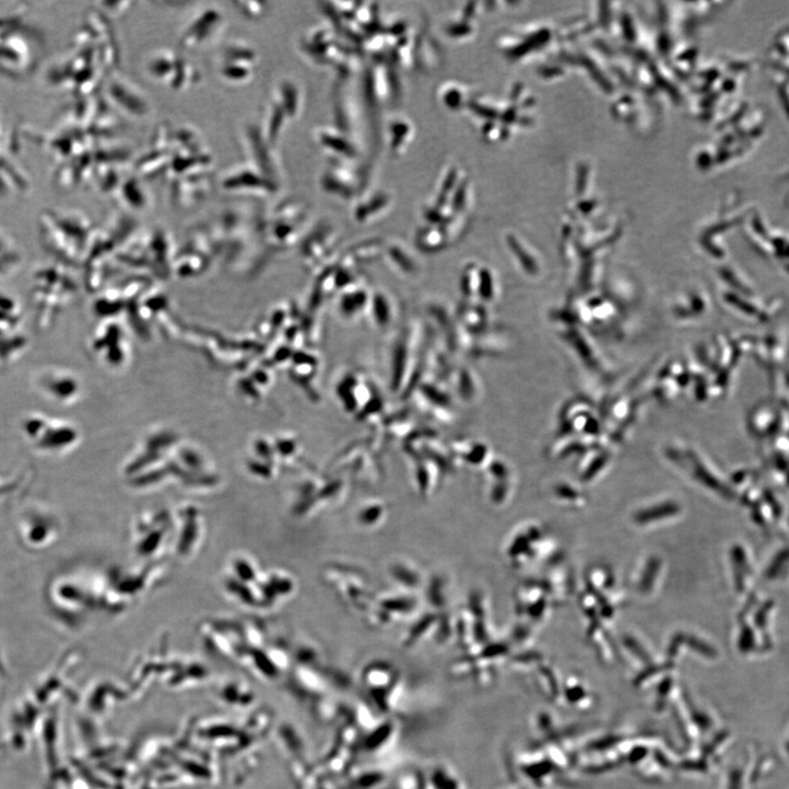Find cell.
Instances as JSON below:
<instances>
[{"label":"cell","mask_w":789,"mask_h":789,"mask_svg":"<svg viewBox=\"0 0 789 789\" xmlns=\"http://www.w3.org/2000/svg\"><path fill=\"white\" fill-rule=\"evenodd\" d=\"M28 344V335L22 329V314L17 302L0 294V367L20 358Z\"/></svg>","instance_id":"obj_1"},{"label":"cell","mask_w":789,"mask_h":789,"mask_svg":"<svg viewBox=\"0 0 789 789\" xmlns=\"http://www.w3.org/2000/svg\"><path fill=\"white\" fill-rule=\"evenodd\" d=\"M60 274L55 268H42L35 272L33 279V299L37 308V323L42 329L48 327L60 304L61 296L58 290Z\"/></svg>","instance_id":"obj_2"},{"label":"cell","mask_w":789,"mask_h":789,"mask_svg":"<svg viewBox=\"0 0 789 789\" xmlns=\"http://www.w3.org/2000/svg\"><path fill=\"white\" fill-rule=\"evenodd\" d=\"M186 62V61H185ZM170 51H161L151 57L148 71L157 82L173 90H184L199 80L198 72Z\"/></svg>","instance_id":"obj_3"},{"label":"cell","mask_w":789,"mask_h":789,"mask_svg":"<svg viewBox=\"0 0 789 789\" xmlns=\"http://www.w3.org/2000/svg\"><path fill=\"white\" fill-rule=\"evenodd\" d=\"M23 429L28 440L43 452L60 451L67 443L63 438L70 435L64 424L39 413L28 415Z\"/></svg>","instance_id":"obj_4"},{"label":"cell","mask_w":789,"mask_h":789,"mask_svg":"<svg viewBox=\"0 0 789 789\" xmlns=\"http://www.w3.org/2000/svg\"><path fill=\"white\" fill-rule=\"evenodd\" d=\"M257 57L255 50L244 44H231L222 57V79L234 85L247 84L255 76Z\"/></svg>","instance_id":"obj_5"},{"label":"cell","mask_w":789,"mask_h":789,"mask_svg":"<svg viewBox=\"0 0 789 789\" xmlns=\"http://www.w3.org/2000/svg\"><path fill=\"white\" fill-rule=\"evenodd\" d=\"M223 16L216 9L199 13L184 32L180 46L185 50H196L205 46L221 30Z\"/></svg>","instance_id":"obj_6"},{"label":"cell","mask_w":789,"mask_h":789,"mask_svg":"<svg viewBox=\"0 0 789 789\" xmlns=\"http://www.w3.org/2000/svg\"><path fill=\"white\" fill-rule=\"evenodd\" d=\"M109 93L116 105L130 116L141 118L148 114L149 106L142 93L125 79H114Z\"/></svg>","instance_id":"obj_7"},{"label":"cell","mask_w":789,"mask_h":789,"mask_svg":"<svg viewBox=\"0 0 789 789\" xmlns=\"http://www.w3.org/2000/svg\"><path fill=\"white\" fill-rule=\"evenodd\" d=\"M69 376L56 368L39 370L34 384L44 398L54 402H64L69 398Z\"/></svg>","instance_id":"obj_8"},{"label":"cell","mask_w":789,"mask_h":789,"mask_svg":"<svg viewBox=\"0 0 789 789\" xmlns=\"http://www.w3.org/2000/svg\"><path fill=\"white\" fill-rule=\"evenodd\" d=\"M264 181L255 173V167L237 168L227 175L223 187L229 191H244L252 193L264 191Z\"/></svg>","instance_id":"obj_9"},{"label":"cell","mask_w":789,"mask_h":789,"mask_svg":"<svg viewBox=\"0 0 789 789\" xmlns=\"http://www.w3.org/2000/svg\"><path fill=\"white\" fill-rule=\"evenodd\" d=\"M21 264V256L11 242L0 236V278L11 275Z\"/></svg>","instance_id":"obj_10"},{"label":"cell","mask_w":789,"mask_h":789,"mask_svg":"<svg viewBox=\"0 0 789 789\" xmlns=\"http://www.w3.org/2000/svg\"><path fill=\"white\" fill-rule=\"evenodd\" d=\"M122 199L129 204H143L146 202L142 188L139 187L136 180H129L122 188Z\"/></svg>","instance_id":"obj_11"}]
</instances>
